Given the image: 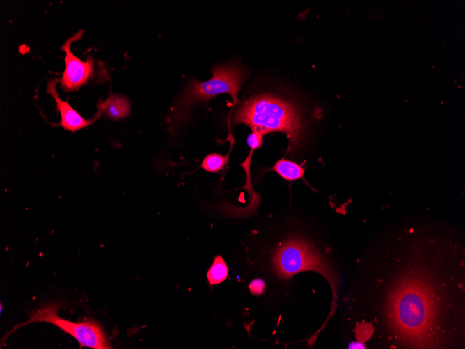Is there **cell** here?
<instances>
[{"label": "cell", "instance_id": "cell-1", "mask_svg": "<svg viewBox=\"0 0 465 349\" xmlns=\"http://www.w3.org/2000/svg\"><path fill=\"white\" fill-rule=\"evenodd\" d=\"M232 123L245 124L263 136L271 132L285 134L289 151L299 145L302 124L296 107L280 98L260 94L241 103L232 116Z\"/></svg>", "mask_w": 465, "mask_h": 349}, {"label": "cell", "instance_id": "cell-2", "mask_svg": "<svg viewBox=\"0 0 465 349\" xmlns=\"http://www.w3.org/2000/svg\"><path fill=\"white\" fill-rule=\"evenodd\" d=\"M400 286L391 303V317L395 324L411 335L431 333L439 311L436 294L431 284L422 279L402 283Z\"/></svg>", "mask_w": 465, "mask_h": 349}, {"label": "cell", "instance_id": "cell-3", "mask_svg": "<svg viewBox=\"0 0 465 349\" xmlns=\"http://www.w3.org/2000/svg\"><path fill=\"white\" fill-rule=\"evenodd\" d=\"M212 77L205 82L192 79L175 102L170 118V130L176 134L188 118L191 107L205 102L221 93H228L234 104L242 84L248 77L246 68L238 64L228 63L212 68Z\"/></svg>", "mask_w": 465, "mask_h": 349}, {"label": "cell", "instance_id": "cell-4", "mask_svg": "<svg viewBox=\"0 0 465 349\" xmlns=\"http://www.w3.org/2000/svg\"><path fill=\"white\" fill-rule=\"evenodd\" d=\"M59 302L52 301L41 304L31 311L27 321L13 327L6 338L17 329L34 322H47L74 337L79 343L80 348L88 347L94 349L111 348L102 327L95 320L86 319L81 323H74L61 318L58 311L61 307Z\"/></svg>", "mask_w": 465, "mask_h": 349}, {"label": "cell", "instance_id": "cell-5", "mask_svg": "<svg viewBox=\"0 0 465 349\" xmlns=\"http://www.w3.org/2000/svg\"><path fill=\"white\" fill-rule=\"evenodd\" d=\"M273 267L278 275L291 277L304 270H315L322 274L335 290V275L329 265L305 240L290 238L283 243L273 256Z\"/></svg>", "mask_w": 465, "mask_h": 349}, {"label": "cell", "instance_id": "cell-6", "mask_svg": "<svg viewBox=\"0 0 465 349\" xmlns=\"http://www.w3.org/2000/svg\"><path fill=\"white\" fill-rule=\"evenodd\" d=\"M84 30H79L66 40L61 47V49L65 53V68L59 79L61 87L65 92L79 89L86 84L93 75L94 69V59L91 56L87 57L85 61L73 54L71 51V45L82 37Z\"/></svg>", "mask_w": 465, "mask_h": 349}, {"label": "cell", "instance_id": "cell-7", "mask_svg": "<svg viewBox=\"0 0 465 349\" xmlns=\"http://www.w3.org/2000/svg\"><path fill=\"white\" fill-rule=\"evenodd\" d=\"M59 79L53 78L48 81L47 92L50 94L56 102V105L61 115L59 125L63 129L75 132L93 124L102 115L97 111L91 119L83 118L68 102L60 98L56 90Z\"/></svg>", "mask_w": 465, "mask_h": 349}, {"label": "cell", "instance_id": "cell-8", "mask_svg": "<svg viewBox=\"0 0 465 349\" xmlns=\"http://www.w3.org/2000/svg\"><path fill=\"white\" fill-rule=\"evenodd\" d=\"M97 111L109 119L118 121L126 118L130 113V102L123 95H110L97 104Z\"/></svg>", "mask_w": 465, "mask_h": 349}, {"label": "cell", "instance_id": "cell-9", "mask_svg": "<svg viewBox=\"0 0 465 349\" xmlns=\"http://www.w3.org/2000/svg\"><path fill=\"white\" fill-rule=\"evenodd\" d=\"M281 177L286 180H296L303 177L305 170L299 164L282 158L272 168Z\"/></svg>", "mask_w": 465, "mask_h": 349}, {"label": "cell", "instance_id": "cell-10", "mask_svg": "<svg viewBox=\"0 0 465 349\" xmlns=\"http://www.w3.org/2000/svg\"><path fill=\"white\" fill-rule=\"evenodd\" d=\"M228 267L221 256L215 257L214 261L207 272L210 284H215L223 281L228 275Z\"/></svg>", "mask_w": 465, "mask_h": 349}, {"label": "cell", "instance_id": "cell-11", "mask_svg": "<svg viewBox=\"0 0 465 349\" xmlns=\"http://www.w3.org/2000/svg\"><path fill=\"white\" fill-rule=\"evenodd\" d=\"M228 161V156H223L216 153L206 155L201 164L203 169L208 172L215 173L221 171Z\"/></svg>", "mask_w": 465, "mask_h": 349}, {"label": "cell", "instance_id": "cell-12", "mask_svg": "<svg viewBox=\"0 0 465 349\" xmlns=\"http://www.w3.org/2000/svg\"><path fill=\"white\" fill-rule=\"evenodd\" d=\"M246 141L250 148L258 149L263 144V135L257 132H252L248 136Z\"/></svg>", "mask_w": 465, "mask_h": 349}, {"label": "cell", "instance_id": "cell-13", "mask_svg": "<svg viewBox=\"0 0 465 349\" xmlns=\"http://www.w3.org/2000/svg\"><path fill=\"white\" fill-rule=\"evenodd\" d=\"M265 288V283L263 280L256 279L251 281L249 285V288L251 293L254 295H260L262 293Z\"/></svg>", "mask_w": 465, "mask_h": 349}, {"label": "cell", "instance_id": "cell-14", "mask_svg": "<svg viewBox=\"0 0 465 349\" xmlns=\"http://www.w3.org/2000/svg\"><path fill=\"white\" fill-rule=\"evenodd\" d=\"M349 347V348H365V346L359 342L352 343Z\"/></svg>", "mask_w": 465, "mask_h": 349}]
</instances>
